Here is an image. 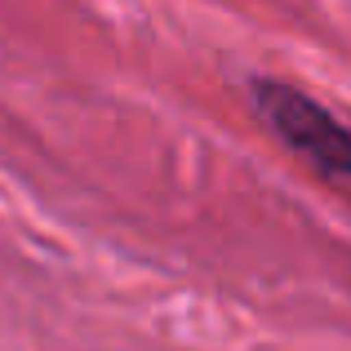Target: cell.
<instances>
[{"instance_id":"obj_1","label":"cell","mask_w":351,"mask_h":351,"mask_svg":"<svg viewBox=\"0 0 351 351\" xmlns=\"http://www.w3.org/2000/svg\"><path fill=\"white\" fill-rule=\"evenodd\" d=\"M249 98H254V112L263 116V125L289 152H298L307 165H316V173L351 191V129L334 112H325L298 85L271 76L249 80Z\"/></svg>"}]
</instances>
